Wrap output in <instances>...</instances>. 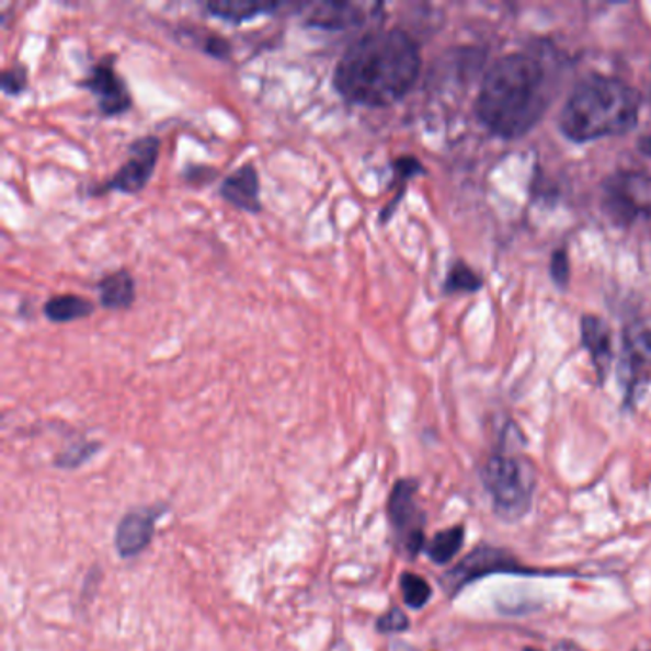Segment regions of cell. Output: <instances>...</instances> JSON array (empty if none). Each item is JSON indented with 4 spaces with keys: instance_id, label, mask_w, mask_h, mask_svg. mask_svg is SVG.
Listing matches in <instances>:
<instances>
[{
    "instance_id": "cell-1",
    "label": "cell",
    "mask_w": 651,
    "mask_h": 651,
    "mask_svg": "<svg viewBox=\"0 0 651 651\" xmlns=\"http://www.w3.org/2000/svg\"><path fill=\"white\" fill-rule=\"evenodd\" d=\"M421 73V50L403 30H370L334 66V89L346 102L386 107L408 94Z\"/></svg>"
},
{
    "instance_id": "cell-2",
    "label": "cell",
    "mask_w": 651,
    "mask_h": 651,
    "mask_svg": "<svg viewBox=\"0 0 651 651\" xmlns=\"http://www.w3.org/2000/svg\"><path fill=\"white\" fill-rule=\"evenodd\" d=\"M542 112L545 87L537 61L512 54L489 69L478 98V115L489 130L503 138H519Z\"/></svg>"
},
{
    "instance_id": "cell-3",
    "label": "cell",
    "mask_w": 651,
    "mask_h": 651,
    "mask_svg": "<svg viewBox=\"0 0 651 651\" xmlns=\"http://www.w3.org/2000/svg\"><path fill=\"white\" fill-rule=\"evenodd\" d=\"M640 96L627 82L589 77L573 90L560 115L562 133L575 141L629 133L637 125Z\"/></svg>"
},
{
    "instance_id": "cell-4",
    "label": "cell",
    "mask_w": 651,
    "mask_h": 651,
    "mask_svg": "<svg viewBox=\"0 0 651 651\" xmlns=\"http://www.w3.org/2000/svg\"><path fill=\"white\" fill-rule=\"evenodd\" d=\"M481 483L493 501L496 516L506 522H518L532 509L535 473L526 460L493 453L481 467Z\"/></svg>"
},
{
    "instance_id": "cell-5",
    "label": "cell",
    "mask_w": 651,
    "mask_h": 651,
    "mask_svg": "<svg viewBox=\"0 0 651 651\" xmlns=\"http://www.w3.org/2000/svg\"><path fill=\"white\" fill-rule=\"evenodd\" d=\"M419 481L406 478L396 481L388 499V519L392 526L393 540L401 555L413 560L424 548V524L426 516L416 503Z\"/></svg>"
},
{
    "instance_id": "cell-6",
    "label": "cell",
    "mask_w": 651,
    "mask_h": 651,
    "mask_svg": "<svg viewBox=\"0 0 651 651\" xmlns=\"http://www.w3.org/2000/svg\"><path fill=\"white\" fill-rule=\"evenodd\" d=\"M493 573L537 575V571L524 568L516 556H512L511 552H506L503 548L481 545V547L473 548L465 560H460L455 568H452V571L445 573L444 578H442V586H444L445 594L453 598L473 581L488 578Z\"/></svg>"
},
{
    "instance_id": "cell-7",
    "label": "cell",
    "mask_w": 651,
    "mask_h": 651,
    "mask_svg": "<svg viewBox=\"0 0 651 651\" xmlns=\"http://www.w3.org/2000/svg\"><path fill=\"white\" fill-rule=\"evenodd\" d=\"M604 208L617 224L651 218V176L646 172H617L604 184Z\"/></svg>"
},
{
    "instance_id": "cell-8",
    "label": "cell",
    "mask_w": 651,
    "mask_h": 651,
    "mask_svg": "<svg viewBox=\"0 0 651 651\" xmlns=\"http://www.w3.org/2000/svg\"><path fill=\"white\" fill-rule=\"evenodd\" d=\"M159 149H161V140L153 134L134 140L128 148V159L121 164V169L110 180L92 187L90 193L102 195L107 192H141L153 174L159 159Z\"/></svg>"
},
{
    "instance_id": "cell-9",
    "label": "cell",
    "mask_w": 651,
    "mask_h": 651,
    "mask_svg": "<svg viewBox=\"0 0 651 651\" xmlns=\"http://www.w3.org/2000/svg\"><path fill=\"white\" fill-rule=\"evenodd\" d=\"M81 87L89 89L96 96L98 110L102 115L113 117L128 112L133 96L126 82L118 77L113 64V56H104L90 67L89 75L81 81Z\"/></svg>"
},
{
    "instance_id": "cell-10",
    "label": "cell",
    "mask_w": 651,
    "mask_h": 651,
    "mask_svg": "<svg viewBox=\"0 0 651 651\" xmlns=\"http://www.w3.org/2000/svg\"><path fill=\"white\" fill-rule=\"evenodd\" d=\"M164 511L167 506L159 504V506H144V509L126 512L115 532L117 555L125 560L141 555L151 545V539L156 535L157 519L163 516Z\"/></svg>"
},
{
    "instance_id": "cell-11",
    "label": "cell",
    "mask_w": 651,
    "mask_h": 651,
    "mask_svg": "<svg viewBox=\"0 0 651 651\" xmlns=\"http://www.w3.org/2000/svg\"><path fill=\"white\" fill-rule=\"evenodd\" d=\"M220 195L230 205L247 213H260V178L254 164H241L239 169L226 176L220 184Z\"/></svg>"
},
{
    "instance_id": "cell-12",
    "label": "cell",
    "mask_w": 651,
    "mask_h": 651,
    "mask_svg": "<svg viewBox=\"0 0 651 651\" xmlns=\"http://www.w3.org/2000/svg\"><path fill=\"white\" fill-rule=\"evenodd\" d=\"M367 15L365 8L352 2H318L311 4L304 22L319 30L341 31L363 25Z\"/></svg>"
},
{
    "instance_id": "cell-13",
    "label": "cell",
    "mask_w": 651,
    "mask_h": 651,
    "mask_svg": "<svg viewBox=\"0 0 651 651\" xmlns=\"http://www.w3.org/2000/svg\"><path fill=\"white\" fill-rule=\"evenodd\" d=\"M100 302L107 310H126L136 300V283L130 272L115 270L98 282Z\"/></svg>"
},
{
    "instance_id": "cell-14",
    "label": "cell",
    "mask_w": 651,
    "mask_h": 651,
    "mask_svg": "<svg viewBox=\"0 0 651 651\" xmlns=\"http://www.w3.org/2000/svg\"><path fill=\"white\" fill-rule=\"evenodd\" d=\"M583 341L592 355V362L598 369V377L606 378L607 367L612 362V339L607 327L596 318L583 321Z\"/></svg>"
},
{
    "instance_id": "cell-15",
    "label": "cell",
    "mask_w": 651,
    "mask_h": 651,
    "mask_svg": "<svg viewBox=\"0 0 651 651\" xmlns=\"http://www.w3.org/2000/svg\"><path fill=\"white\" fill-rule=\"evenodd\" d=\"M94 311V306L87 298L79 295H56L48 298L45 304V316L53 323H69L75 319L89 318Z\"/></svg>"
},
{
    "instance_id": "cell-16",
    "label": "cell",
    "mask_w": 651,
    "mask_h": 651,
    "mask_svg": "<svg viewBox=\"0 0 651 651\" xmlns=\"http://www.w3.org/2000/svg\"><path fill=\"white\" fill-rule=\"evenodd\" d=\"M279 8L277 2H207L208 14L231 23H243L260 14H272Z\"/></svg>"
},
{
    "instance_id": "cell-17",
    "label": "cell",
    "mask_w": 651,
    "mask_h": 651,
    "mask_svg": "<svg viewBox=\"0 0 651 651\" xmlns=\"http://www.w3.org/2000/svg\"><path fill=\"white\" fill-rule=\"evenodd\" d=\"M465 527L455 526L444 532L436 533L434 539L424 547L432 562L437 566L452 562L455 556L459 555L460 548L465 545Z\"/></svg>"
},
{
    "instance_id": "cell-18",
    "label": "cell",
    "mask_w": 651,
    "mask_h": 651,
    "mask_svg": "<svg viewBox=\"0 0 651 651\" xmlns=\"http://www.w3.org/2000/svg\"><path fill=\"white\" fill-rule=\"evenodd\" d=\"M185 37H190L193 45L201 48L203 53L218 59H230L231 45L226 38L216 35L213 31L197 30V27H184Z\"/></svg>"
},
{
    "instance_id": "cell-19",
    "label": "cell",
    "mask_w": 651,
    "mask_h": 651,
    "mask_svg": "<svg viewBox=\"0 0 651 651\" xmlns=\"http://www.w3.org/2000/svg\"><path fill=\"white\" fill-rule=\"evenodd\" d=\"M400 589L403 602L411 609H421L432 598V586L429 585V581L422 579L421 575H416V573H411V571L401 573Z\"/></svg>"
},
{
    "instance_id": "cell-20",
    "label": "cell",
    "mask_w": 651,
    "mask_h": 651,
    "mask_svg": "<svg viewBox=\"0 0 651 651\" xmlns=\"http://www.w3.org/2000/svg\"><path fill=\"white\" fill-rule=\"evenodd\" d=\"M96 449H100V444H94V442L73 445L71 449H67V452L59 455L58 459H56V467L79 468L82 462H87L96 453Z\"/></svg>"
},
{
    "instance_id": "cell-21",
    "label": "cell",
    "mask_w": 651,
    "mask_h": 651,
    "mask_svg": "<svg viewBox=\"0 0 651 651\" xmlns=\"http://www.w3.org/2000/svg\"><path fill=\"white\" fill-rule=\"evenodd\" d=\"M480 287V279L473 275L472 270L470 267L465 266V264H455L452 272H449V277H447V282H445V290L447 293H457V290H473Z\"/></svg>"
},
{
    "instance_id": "cell-22",
    "label": "cell",
    "mask_w": 651,
    "mask_h": 651,
    "mask_svg": "<svg viewBox=\"0 0 651 651\" xmlns=\"http://www.w3.org/2000/svg\"><path fill=\"white\" fill-rule=\"evenodd\" d=\"M411 627L408 615L401 612L400 607H392L388 609L385 615H380L377 619V630L382 635H398V632H406Z\"/></svg>"
},
{
    "instance_id": "cell-23",
    "label": "cell",
    "mask_w": 651,
    "mask_h": 651,
    "mask_svg": "<svg viewBox=\"0 0 651 651\" xmlns=\"http://www.w3.org/2000/svg\"><path fill=\"white\" fill-rule=\"evenodd\" d=\"M0 84H2V90L7 92L8 96L22 94L23 90L27 89V73H25L23 67H10L0 75Z\"/></svg>"
},
{
    "instance_id": "cell-24",
    "label": "cell",
    "mask_w": 651,
    "mask_h": 651,
    "mask_svg": "<svg viewBox=\"0 0 651 651\" xmlns=\"http://www.w3.org/2000/svg\"><path fill=\"white\" fill-rule=\"evenodd\" d=\"M646 651H651V650H646Z\"/></svg>"
}]
</instances>
